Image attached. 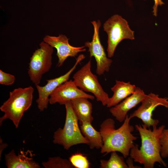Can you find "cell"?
Masks as SVG:
<instances>
[{
    "label": "cell",
    "instance_id": "6da1fadb",
    "mask_svg": "<svg viewBox=\"0 0 168 168\" xmlns=\"http://www.w3.org/2000/svg\"><path fill=\"white\" fill-rule=\"evenodd\" d=\"M131 119L127 115L122 125L117 129H115V122L112 119H107L102 122L100 129L103 142L101 153L107 155L116 152H120L124 158L128 156L134 145L133 141L137 139L132 133L134 128L130 124Z\"/></svg>",
    "mask_w": 168,
    "mask_h": 168
},
{
    "label": "cell",
    "instance_id": "7a4b0ae2",
    "mask_svg": "<svg viewBox=\"0 0 168 168\" xmlns=\"http://www.w3.org/2000/svg\"><path fill=\"white\" fill-rule=\"evenodd\" d=\"M136 129L140 136L141 145L139 149L138 145H134L131 148L129 155L134 161L142 164L145 168H153L158 162L165 167L167 165L161 155L160 139L165 128L164 125L152 129L142 124H136Z\"/></svg>",
    "mask_w": 168,
    "mask_h": 168
},
{
    "label": "cell",
    "instance_id": "3957f363",
    "mask_svg": "<svg viewBox=\"0 0 168 168\" xmlns=\"http://www.w3.org/2000/svg\"><path fill=\"white\" fill-rule=\"evenodd\" d=\"M34 89L31 86L18 88L9 93V98L0 107L3 115L0 118V124L9 119L18 128L24 112L31 106Z\"/></svg>",
    "mask_w": 168,
    "mask_h": 168
},
{
    "label": "cell",
    "instance_id": "277c9868",
    "mask_svg": "<svg viewBox=\"0 0 168 168\" xmlns=\"http://www.w3.org/2000/svg\"><path fill=\"white\" fill-rule=\"evenodd\" d=\"M66 115L64 126L59 128L54 133L53 143L62 145L65 149L79 144H88L78 126V119L72 107L70 101L64 105Z\"/></svg>",
    "mask_w": 168,
    "mask_h": 168
},
{
    "label": "cell",
    "instance_id": "5b68a950",
    "mask_svg": "<svg viewBox=\"0 0 168 168\" xmlns=\"http://www.w3.org/2000/svg\"><path fill=\"white\" fill-rule=\"evenodd\" d=\"M104 30L108 35V57L114 55L118 44L123 40L135 39L134 33L130 28L126 20L118 15L115 14L108 19L103 24Z\"/></svg>",
    "mask_w": 168,
    "mask_h": 168
},
{
    "label": "cell",
    "instance_id": "8992f818",
    "mask_svg": "<svg viewBox=\"0 0 168 168\" xmlns=\"http://www.w3.org/2000/svg\"><path fill=\"white\" fill-rule=\"evenodd\" d=\"M72 78L74 82L80 89L85 92L92 93L103 105H107L110 97L103 89L97 76L92 72L91 60L75 72Z\"/></svg>",
    "mask_w": 168,
    "mask_h": 168
},
{
    "label": "cell",
    "instance_id": "52a82bcc",
    "mask_svg": "<svg viewBox=\"0 0 168 168\" xmlns=\"http://www.w3.org/2000/svg\"><path fill=\"white\" fill-rule=\"evenodd\" d=\"M40 45L30 58L28 71L30 80L35 85L40 84L43 75L49 71L52 65L53 48L44 41Z\"/></svg>",
    "mask_w": 168,
    "mask_h": 168
},
{
    "label": "cell",
    "instance_id": "ba28073f",
    "mask_svg": "<svg viewBox=\"0 0 168 168\" xmlns=\"http://www.w3.org/2000/svg\"><path fill=\"white\" fill-rule=\"evenodd\" d=\"M141 103V105L129 117L131 119L134 117L140 119L143 125L148 128L157 126L159 121L152 118V112L159 105L168 108V98L160 97L158 95L151 93L147 95Z\"/></svg>",
    "mask_w": 168,
    "mask_h": 168
},
{
    "label": "cell",
    "instance_id": "9c48e42d",
    "mask_svg": "<svg viewBox=\"0 0 168 168\" xmlns=\"http://www.w3.org/2000/svg\"><path fill=\"white\" fill-rule=\"evenodd\" d=\"M91 23L94 29L92 40L91 42H86L84 46L88 48L90 57L94 58L96 64V72L98 75H101L105 72L109 71L112 61L107 57L100 40L99 30L101 25L100 21H93Z\"/></svg>",
    "mask_w": 168,
    "mask_h": 168
},
{
    "label": "cell",
    "instance_id": "30bf717a",
    "mask_svg": "<svg viewBox=\"0 0 168 168\" xmlns=\"http://www.w3.org/2000/svg\"><path fill=\"white\" fill-rule=\"evenodd\" d=\"M85 58L84 55L80 54L76 59L73 66L66 73L57 77L46 80L47 83L44 86L35 85L38 93V97L36 102L40 111H43L47 108L50 95L60 85L68 80L77 65Z\"/></svg>",
    "mask_w": 168,
    "mask_h": 168
},
{
    "label": "cell",
    "instance_id": "8fae6325",
    "mask_svg": "<svg viewBox=\"0 0 168 168\" xmlns=\"http://www.w3.org/2000/svg\"><path fill=\"white\" fill-rule=\"evenodd\" d=\"M95 97L81 90L71 80L63 83L54 90L49 97V103L51 105L58 103L64 105L67 102L77 98H84L93 100Z\"/></svg>",
    "mask_w": 168,
    "mask_h": 168
},
{
    "label": "cell",
    "instance_id": "7c38bea8",
    "mask_svg": "<svg viewBox=\"0 0 168 168\" xmlns=\"http://www.w3.org/2000/svg\"><path fill=\"white\" fill-rule=\"evenodd\" d=\"M69 40L63 34L57 37L46 35L43 39L45 42L57 49L56 55L58 58L57 66L58 67L61 66L68 57H75L78 53L86 51L85 46L76 47L70 45Z\"/></svg>",
    "mask_w": 168,
    "mask_h": 168
},
{
    "label": "cell",
    "instance_id": "4fadbf2b",
    "mask_svg": "<svg viewBox=\"0 0 168 168\" xmlns=\"http://www.w3.org/2000/svg\"><path fill=\"white\" fill-rule=\"evenodd\" d=\"M147 95L142 90L137 87L134 93L110 107L109 111L117 120L120 122H124L128 111L141 102Z\"/></svg>",
    "mask_w": 168,
    "mask_h": 168
},
{
    "label": "cell",
    "instance_id": "5bb4252c",
    "mask_svg": "<svg viewBox=\"0 0 168 168\" xmlns=\"http://www.w3.org/2000/svg\"><path fill=\"white\" fill-rule=\"evenodd\" d=\"M29 151L25 152L21 150L20 153L16 155L14 150L6 154V165L8 168H40L39 164L28 156Z\"/></svg>",
    "mask_w": 168,
    "mask_h": 168
},
{
    "label": "cell",
    "instance_id": "9a60e30c",
    "mask_svg": "<svg viewBox=\"0 0 168 168\" xmlns=\"http://www.w3.org/2000/svg\"><path fill=\"white\" fill-rule=\"evenodd\" d=\"M137 87L130 82L116 80L115 84L111 88L113 94L112 96L110 97L106 106L110 108L118 104L134 93Z\"/></svg>",
    "mask_w": 168,
    "mask_h": 168
},
{
    "label": "cell",
    "instance_id": "2e32d148",
    "mask_svg": "<svg viewBox=\"0 0 168 168\" xmlns=\"http://www.w3.org/2000/svg\"><path fill=\"white\" fill-rule=\"evenodd\" d=\"M70 101L80 124L85 122H92L94 119L92 115V105L88 99L79 98Z\"/></svg>",
    "mask_w": 168,
    "mask_h": 168
},
{
    "label": "cell",
    "instance_id": "e0dca14e",
    "mask_svg": "<svg viewBox=\"0 0 168 168\" xmlns=\"http://www.w3.org/2000/svg\"><path fill=\"white\" fill-rule=\"evenodd\" d=\"M91 123L88 122L82 123L80 126L81 132L88 141L90 149H101L103 145L101 134L94 128Z\"/></svg>",
    "mask_w": 168,
    "mask_h": 168
},
{
    "label": "cell",
    "instance_id": "ac0fdd59",
    "mask_svg": "<svg viewBox=\"0 0 168 168\" xmlns=\"http://www.w3.org/2000/svg\"><path fill=\"white\" fill-rule=\"evenodd\" d=\"M111 153L108 160H101L100 168H128V166L125 162L124 157L119 156L116 152Z\"/></svg>",
    "mask_w": 168,
    "mask_h": 168
},
{
    "label": "cell",
    "instance_id": "d6986e66",
    "mask_svg": "<svg viewBox=\"0 0 168 168\" xmlns=\"http://www.w3.org/2000/svg\"><path fill=\"white\" fill-rule=\"evenodd\" d=\"M41 164L45 168H74L69 160L58 156L49 157L46 161H43Z\"/></svg>",
    "mask_w": 168,
    "mask_h": 168
},
{
    "label": "cell",
    "instance_id": "ffe728a7",
    "mask_svg": "<svg viewBox=\"0 0 168 168\" xmlns=\"http://www.w3.org/2000/svg\"><path fill=\"white\" fill-rule=\"evenodd\" d=\"M69 161L76 168H89L90 164L86 156L80 153H76L71 155Z\"/></svg>",
    "mask_w": 168,
    "mask_h": 168
},
{
    "label": "cell",
    "instance_id": "44dd1931",
    "mask_svg": "<svg viewBox=\"0 0 168 168\" xmlns=\"http://www.w3.org/2000/svg\"><path fill=\"white\" fill-rule=\"evenodd\" d=\"M161 155L162 158L168 157V129H164L160 139Z\"/></svg>",
    "mask_w": 168,
    "mask_h": 168
},
{
    "label": "cell",
    "instance_id": "7402d4cb",
    "mask_svg": "<svg viewBox=\"0 0 168 168\" xmlns=\"http://www.w3.org/2000/svg\"><path fill=\"white\" fill-rule=\"evenodd\" d=\"M15 76L0 70V83L4 85L13 84L15 81Z\"/></svg>",
    "mask_w": 168,
    "mask_h": 168
},
{
    "label": "cell",
    "instance_id": "603a6c76",
    "mask_svg": "<svg viewBox=\"0 0 168 168\" xmlns=\"http://www.w3.org/2000/svg\"><path fill=\"white\" fill-rule=\"evenodd\" d=\"M154 2V5L153 7V15L155 16H157V7L158 6H161L162 5L164 4L162 0H153Z\"/></svg>",
    "mask_w": 168,
    "mask_h": 168
},
{
    "label": "cell",
    "instance_id": "cb8c5ba5",
    "mask_svg": "<svg viewBox=\"0 0 168 168\" xmlns=\"http://www.w3.org/2000/svg\"><path fill=\"white\" fill-rule=\"evenodd\" d=\"M7 144L5 143H2V139L0 138V157H1V155H2V151L6 147H7Z\"/></svg>",
    "mask_w": 168,
    "mask_h": 168
}]
</instances>
